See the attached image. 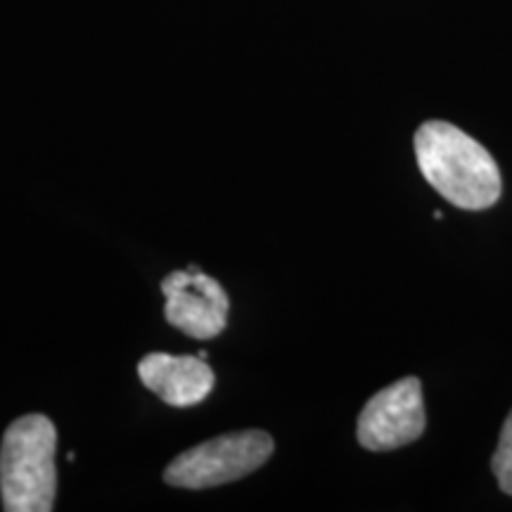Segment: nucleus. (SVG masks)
I'll return each mask as SVG.
<instances>
[{"label": "nucleus", "instance_id": "nucleus-1", "mask_svg": "<svg viewBox=\"0 0 512 512\" xmlns=\"http://www.w3.org/2000/svg\"><path fill=\"white\" fill-rule=\"evenodd\" d=\"M415 157L425 181L453 207H494L503 183L496 159L448 121H425L415 133Z\"/></svg>", "mask_w": 512, "mask_h": 512}, {"label": "nucleus", "instance_id": "nucleus-3", "mask_svg": "<svg viewBox=\"0 0 512 512\" xmlns=\"http://www.w3.org/2000/svg\"><path fill=\"white\" fill-rule=\"evenodd\" d=\"M273 437L261 430L223 434L192 446L166 467V484L181 489H211L259 470L271 458Z\"/></svg>", "mask_w": 512, "mask_h": 512}, {"label": "nucleus", "instance_id": "nucleus-4", "mask_svg": "<svg viewBox=\"0 0 512 512\" xmlns=\"http://www.w3.org/2000/svg\"><path fill=\"white\" fill-rule=\"evenodd\" d=\"M425 401L418 377H403L377 392L358 418V444L368 451H394L425 432Z\"/></svg>", "mask_w": 512, "mask_h": 512}, {"label": "nucleus", "instance_id": "nucleus-6", "mask_svg": "<svg viewBox=\"0 0 512 512\" xmlns=\"http://www.w3.org/2000/svg\"><path fill=\"white\" fill-rule=\"evenodd\" d=\"M140 382L174 408L197 406L214 389V370L202 356L150 354L138 366Z\"/></svg>", "mask_w": 512, "mask_h": 512}, {"label": "nucleus", "instance_id": "nucleus-2", "mask_svg": "<svg viewBox=\"0 0 512 512\" xmlns=\"http://www.w3.org/2000/svg\"><path fill=\"white\" fill-rule=\"evenodd\" d=\"M55 446V425L46 415H24L5 430L0 446V494L5 510H53L57 491Z\"/></svg>", "mask_w": 512, "mask_h": 512}, {"label": "nucleus", "instance_id": "nucleus-7", "mask_svg": "<svg viewBox=\"0 0 512 512\" xmlns=\"http://www.w3.org/2000/svg\"><path fill=\"white\" fill-rule=\"evenodd\" d=\"M491 467H494V475L501 489L512 496V411L503 425L501 441H498L494 458H491Z\"/></svg>", "mask_w": 512, "mask_h": 512}, {"label": "nucleus", "instance_id": "nucleus-5", "mask_svg": "<svg viewBox=\"0 0 512 512\" xmlns=\"http://www.w3.org/2000/svg\"><path fill=\"white\" fill-rule=\"evenodd\" d=\"M164 316L174 328L195 339H211L226 330L228 294L219 280L195 266L174 271L162 280Z\"/></svg>", "mask_w": 512, "mask_h": 512}]
</instances>
